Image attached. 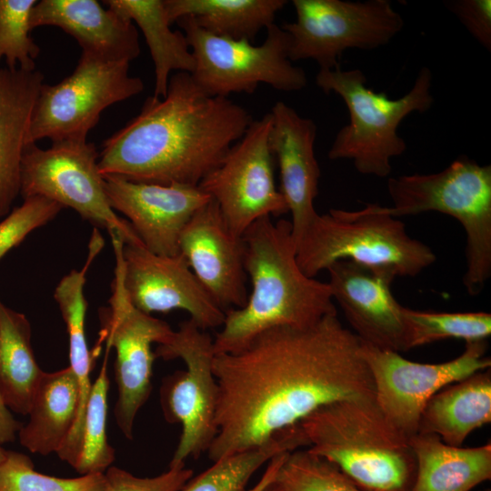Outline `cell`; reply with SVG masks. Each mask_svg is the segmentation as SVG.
<instances>
[{
    "mask_svg": "<svg viewBox=\"0 0 491 491\" xmlns=\"http://www.w3.org/2000/svg\"><path fill=\"white\" fill-rule=\"evenodd\" d=\"M64 208L43 196L24 199L23 204L0 221V258L31 232L54 219Z\"/></svg>",
    "mask_w": 491,
    "mask_h": 491,
    "instance_id": "36",
    "label": "cell"
},
{
    "mask_svg": "<svg viewBox=\"0 0 491 491\" xmlns=\"http://www.w3.org/2000/svg\"><path fill=\"white\" fill-rule=\"evenodd\" d=\"M35 0H0V61L10 69L35 71L39 46L30 37V16Z\"/></svg>",
    "mask_w": 491,
    "mask_h": 491,
    "instance_id": "35",
    "label": "cell"
},
{
    "mask_svg": "<svg viewBox=\"0 0 491 491\" xmlns=\"http://www.w3.org/2000/svg\"><path fill=\"white\" fill-rule=\"evenodd\" d=\"M121 265L122 281L130 302L140 311L187 312L203 330L222 326V310L199 282L185 257L162 256L147 250L142 243L124 244L115 232L109 233Z\"/></svg>",
    "mask_w": 491,
    "mask_h": 491,
    "instance_id": "16",
    "label": "cell"
},
{
    "mask_svg": "<svg viewBox=\"0 0 491 491\" xmlns=\"http://www.w3.org/2000/svg\"><path fill=\"white\" fill-rule=\"evenodd\" d=\"M21 427L0 397V445L14 442Z\"/></svg>",
    "mask_w": 491,
    "mask_h": 491,
    "instance_id": "39",
    "label": "cell"
},
{
    "mask_svg": "<svg viewBox=\"0 0 491 491\" xmlns=\"http://www.w3.org/2000/svg\"><path fill=\"white\" fill-rule=\"evenodd\" d=\"M339 260L389 266L397 276H416L436 256L407 234L401 220L367 204L356 211L333 208L318 214L296 243L297 264L309 277Z\"/></svg>",
    "mask_w": 491,
    "mask_h": 491,
    "instance_id": "7",
    "label": "cell"
},
{
    "mask_svg": "<svg viewBox=\"0 0 491 491\" xmlns=\"http://www.w3.org/2000/svg\"><path fill=\"white\" fill-rule=\"evenodd\" d=\"M105 473L64 478L39 473L25 455L6 451L0 464V491H106Z\"/></svg>",
    "mask_w": 491,
    "mask_h": 491,
    "instance_id": "34",
    "label": "cell"
},
{
    "mask_svg": "<svg viewBox=\"0 0 491 491\" xmlns=\"http://www.w3.org/2000/svg\"><path fill=\"white\" fill-rule=\"evenodd\" d=\"M491 422V370L472 374L435 394L426 405L417 433L437 435L461 446L468 435Z\"/></svg>",
    "mask_w": 491,
    "mask_h": 491,
    "instance_id": "24",
    "label": "cell"
},
{
    "mask_svg": "<svg viewBox=\"0 0 491 491\" xmlns=\"http://www.w3.org/2000/svg\"><path fill=\"white\" fill-rule=\"evenodd\" d=\"M143 90V81L129 74V63L82 52L70 75L55 85H42L32 112L28 145L43 138L86 140L105 108Z\"/></svg>",
    "mask_w": 491,
    "mask_h": 491,
    "instance_id": "10",
    "label": "cell"
},
{
    "mask_svg": "<svg viewBox=\"0 0 491 491\" xmlns=\"http://www.w3.org/2000/svg\"><path fill=\"white\" fill-rule=\"evenodd\" d=\"M183 29L195 59L191 75L208 95L253 94L259 84L277 91L305 88L307 77L302 67L289 59L290 35L276 24L266 28L262 45L215 35L191 17L176 21Z\"/></svg>",
    "mask_w": 491,
    "mask_h": 491,
    "instance_id": "8",
    "label": "cell"
},
{
    "mask_svg": "<svg viewBox=\"0 0 491 491\" xmlns=\"http://www.w3.org/2000/svg\"><path fill=\"white\" fill-rule=\"evenodd\" d=\"M274 485L281 491H364L336 465L307 448L286 456Z\"/></svg>",
    "mask_w": 491,
    "mask_h": 491,
    "instance_id": "33",
    "label": "cell"
},
{
    "mask_svg": "<svg viewBox=\"0 0 491 491\" xmlns=\"http://www.w3.org/2000/svg\"><path fill=\"white\" fill-rule=\"evenodd\" d=\"M286 4V0H164L171 24L187 16L215 35L250 42L275 24Z\"/></svg>",
    "mask_w": 491,
    "mask_h": 491,
    "instance_id": "28",
    "label": "cell"
},
{
    "mask_svg": "<svg viewBox=\"0 0 491 491\" xmlns=\"http://www.w3.org/2000/svg\"><path fill=\"white\" fill-rule=\"evenodd\" d=\"M416 471L410 491H470L491 478V444L453 446L435 434L409 437Z\"/></svg>",
    "mask_w": 491,
    "mask_h": 491,
    "instance_id": "23",
    "label": "cell"
},
{
    "mask_svg": "<svg viewBox=\"0 0 491 491\" xmlns=\"http://www.w3.org/2000/svg\"><path fill=\"white\" fill-rule=\"evenodd\" d=\"M5 455H6V450H5V449L2 447V446L0 445V464H1L2 461L5 459Z\"/></svg>",
    "mask_w": 491,
    "mask_h": 491,
    "instance_id": "41",
    "label": "cell"
},
{
    "mask_svg": "<svg viewBox=\"0 0 491 491\" xmlns=\"http://www.w3.org/2000/svg\"><path fill=\"white\" fill-rule=\"evenodd\" d=\"M307 449L336 465L364 491H410L416 462L409 436L375 397L326 405L299 424Z\"/></svg>",
    "mask_w": 491,
    "mask_h": 491,
    "instance_id": "4",
    "label": "cell"
},
{
    "mask_svg": "<svg viewBox=\"0 0 491 491\" xmlns=\"http://www.w3.org/2000/svg\"><path fill=\"white\" fill-rule=\"evenodd\" d=\"M408 350L447 338L466 342L486 340L491 335L486 312L445 313L404 308Z\"/></svg>",
    "mask_w": 491,
    "mask_h": 491,
    "instance_id": "32",
    "label": "cell"
},
{
    "mask_svg": "<svg viewBox=\"0 0 491 491\" xmlns=\"http://www.w3.org/2000/svg\"><path fill=\"white\" fill-rule=\"evenodd\" d=\"M78 405L79 386L69 366L44 371L32 400L29 420L17 434L21 446L42 456L57 453L75 424Z\"/></svg>",
    "mask_w": 491,
    "mask_h": 491,
    "instance_id": "25",
    "label": "cell"
},
{
    "mask_svg": "<svg viewBox=\"0 0 491 491\" xmlns=\"http://www.w3.org/2000/svg\"><path fill=\"white\" fill-rule=\"evenodd\" d=\"M296 20L281 27L290 35L289 59H313L322 70L340 67L351 48L387 45L404 28L389 0H293Z\"/></svg>",
    "mask_w": 491,
    "mask_h": 491,
    "instance_id": "11",
    "label": "cell"
},
{
    "mask_svg": "<svg viewBox=\"0 0 491 491\" xmlns=\"http://www.w3.org/2000/svg\"><path fill=\"white\" fill-rule=\"evenodd\" d=\"M43 373L32 348L29 321L0 299V397L5 406L28 416Z\"/></svg>",
    "mask_w": 491,
    "mask_h": 491,
    "instance_id": "29",
    "label": "cell"
},
{
    "mask_svg": "<svg viewBox=\"0 0 491 491\" xmlns=\"http://www.w3.org/2000/svg\"><path fill=\"white\" fill-rule=\"evenodd\" d=\"M179 253L222 310L246 305L245 243L230 231L212 198L185 226Z\"/></svg>",
    "mask_w": 491,
    "mask_h": 491,
    "instance_id": "19",
    "label": "cell"
},
{
    "mask_svg": "<svg viewBox=\"0 0 491 491\" xmlns=\"http://www.w3.org/2000/svg\"><path fill=\"white\" fill-rule=\"evenodd\" d=\"M271 125L270 113L253 120L221 163L198 185L216 203L236 236H243L254 222L264 216L288 213L275 183L274 156L269 145Z\"/></svg>",
    "mask_w": 491,
    "mask_h": 491,
    "instance_id": "13",
    "label": "cell"
},
{
    "mask_svg": "<svg viewBox=\"0 0 491 491\" xmlns=\"http://www.w3.org/2000/svg\"><path fill=\"white\" fill-rule=\"evenodd\" d=\"M242 237L251 292L243 307L225 312L214 339L215 355L237 352L267 329L307 327L337 313L328 284L300 269L290 221L264 216Z\"/></svg>",
    "mask_w": 491,
    "mask_h": 491,
    "instance_id": "3",
    "label": "cell"
},
{
    "mask_svg": "<svg viewBox=\"0 0 491 491\" xmlns=\"http://www.w3.org/2000/svg\"><path fill=\"white\" fill-rule=\"evenodd\" d=\"M105 348L103 365L92 384L86 403L79 453L74 466L80 475L105 473L115 461V450L109 445L106 434L107 358L110 348Z\"/></svg>",
    "mask_w": 491,
    "mask_h": 491,
    "instance_id": "31",
    "label": "cell"
},
{
    "mask_svg": "<svg viewBox=\"0 0 491 491\" xmlns=\"http://www.w3.org/2000/svg\"><path fill=\"white\" fill-rule=\"evenodd\" d=\"M154 352L155 357L180 358L185 365V369L165 377L160 388L165 421L180 424L182 428L169 467L185 466L187 458H197L208 450L217 433L214 339L188 319Z\"/></svg>",
    "mask_w": 491,
    "mask_h": 491,
    "instance_id": "9",
    "label": "cell"
},
{
    "mask_svg": "<svg viewBox=\"0 0 491 491\" xmlns=\"http://www.w3.org/2000/svg\"><path fill=\"white\" fill-rule=\"evenodd\" d=\"M269 145L280 175V193L291 213L296 245L318 215L314 201L318 195L320 168L315 155L316 125L285 102L270 112Z\"/></svg>",
    "mask_w": 491,
    "mask_h": 491,
    "instance_id": "20",
    "label": "cell"
},
{
    "mask_svg": "<svg viewBox=\"0 0 491 491\" xmlns=\"http://www.w3.org/2000/svg\"><path fill=\"white\" fill-rule=\"evenodd\" d=\"M326 270L333 300L362 342L398 353L408 350L405 306L391 291L398 276L395 269L339 260Z\"/></svg>",
    "mask_w": 491,
    "mask_h": 491,
    "instance_id": "17",
    "label": "cell"
},
{
    "mask_svg": "<svg viewBox=\"0 0 491 491\" xmlns=\"http://www.w3.org/2000/svg\"><path fill=\"white\" fill-rule=\"evenodd\" d=\"M110 206L128 218L144 246L157 255L179 254V238L211 197L198 185H157L103 175Z\"/></svg>",
    "mask_w": 491,
    "mask_h": 491,
    "instance_id": "18",
    "label": "cell"
},
{
    "mask_svg": "<svg viewBox=\"0 0 491 491\" xmlns=\"http://www.w3.org/2000/svg\"><path fill=\"white\" fill-rule=\"evenodd\" d=\"M484 491H490L489 489L484 490Z\"/></svg>",
    "mask_w": 491,
    "mask_h": 491,
    "instance_id": "43",
    "label": "cell"
},
{
    "mask_svg": "<svg viewBox=\"0 0 491 491\" xmlns=\"http://www.w3.org/2000/svg\"><path fill=\"white\" fill-rule=\"evenodd\" d=\"M106 491H180L191 479L193 470L172 466L154 477H139L116 466L105 472Z\"/></svg>",
    "mask_w": 491,
    "mask_h": 491,
    "instance_id": "37",
    "label": "cell"
},
{
    "mask_svg": "<svg viewBox=\"0 0 491 491\" xmlns=\"http://www.w3.org/2000/svg\"><path fill=\"white\" fill-rule=\"evenodd\" d=\"M360 351L373 379L376 404L409 437L417 433L421 414L435 394L491 366L486 340L466 342L460 356L437 364L414 362L362 341Z\"/></svg>",
    "mask_w": 491,
    "mask_h": 491,
    "instance_id": "14",
    "label": "cell"
},
{
    "mask_svg": "<svg viewBox=\"0 0 491 491\" xmlns=\"http://www.w3.org/2000/svg\"><path fill=\"white\" fill-rule=\"evenodd\" d=\"M290 452H285L274 456L268 463L259 481L248 491H267L276 479V473L282 465L286 456Z\"/></svg>",
    "mask_w": 491,
    "mask_h": 491,
    "instance_id": "40",
    "label": "cell"
},
{
    "mask_svg": "<svg viewBox=\"0 0 491 491\" xmlns=\"http://www.w3.org/2000/svg\"><path fill=\"white\" fill-rule=\"evenodd\" d=\"M51 25L72 35L83 53L130 63L140 54L134 23L95 0H41L33 7L31 30Z\"/></svg>",
    "mask_w": 491,
    "mask_h": 491,
    "instance_id": "21",
    "label": "cell"
},
{
    "mask_svg": "<svg viewBox=\"0 0 491 491\" xmlns=\"http://www.w3.org/2000/svg\"><path fill=\"white\" fill-rule=\"evenodd\" d=\"M43 80L37 70L0 68V219L20 194L22 159Z\"/></svg>",
    "mask_w": 491,
    "mask_h": 491,
    "instance_id": "22",
    "label": "cell"
},
{
    "mask_svg": "<svg viewBox=\"0 0 491 491\" xmlns=\"http://www.w3.org/2000/svg\"><path fill=\"white\" fill-rule=\"evenodd\" d=\"M360 348L336 313L307 327L267 329L237 352L215 355L217 433L209 459L260 446L330 403L375 397Z\"/></svg>",
    "mask_w": 491,
    "mask_h": 491,
    "instance_id": "1",
    "label": "cell"
},
{
    "mask_svg": "<svg viewBox=\"0 0 491 491\" xmlns=\"http://www.w3.org/2000/svg\"><path fill=\"white\" fill-rule=\"evenodd\" d=\"M308 447L300 425L283 430L266 443L224 456L189 480L180 491H246L254 473L274 456Z\"/></svg>",
    "mask_w": 491,
    "mask_h": 491,
    "instance_id": "30",
    "label": "cell"
},
{
    "mask_svg": "<svg viewBox=\"0 0 491 491\" xmlns=\"http://www.w3.org/2000/svg\"><path fill=\"white\" fill-rule=\"evenodd\" d=\"M432 80L431 70L424 66L411 89L402 97L391 99L385 92L376 93L368 88L360 69H319L316 85L326 94L338 95L349 113V123L337 132L328 158L350 159L362 175H389L391 158L406 150V143L398 135L397 128L413 112L425 113L431 108Z\"/></svg>",
    "mask_w": 491,
    "mask_h": 491,
    "instance_id": "5",
    "label": "cell"
},
{
    "mask_svg": "<svg viewBox=\"0 0 491 491\" xmlns=\"http://www.w3.org/2000/svg\"><path fill=\"white\" fill-rule=\"evenodd\" d=\"M103 3L141 29L155 65L154 96L165 97L172 71L191 74L195 59L183 32L173 31L164 0H106Z\"/></svg>",
    "mask_w": 491,
    "mask_h": 491,
    "instance_id": "27",
    "label": "cell"
},
{
    "mask_svg": "<svg viewBox=\"0 0 491 491\" xmlns=\"http://www.w3.org/2000/svg\"><path fill=\"white\" fill-rule=\"evenodd\" d=\"M252 121L240 105L208 95L191 74L177 72L165 97L148 96L139 114L103 143L98 168L134 182L198 185Z\"/></svg>",
    "mask_w": 491,
    "mask_h": 491,
    "instance_id": "2",
    "label": "cell"
},
{
    "mask_svg": "<svg viewBox=\"0 0 491 491\" xmlns=\"http://www.w3.org/2000/svg\"><path fill=\"white\" fill-rule=\"evenodd\" d=\"M90 262L89 259L82 270H72L65 276L54 293L68 334V366L74 372L79 386V405L75 424L65 442L56 453L61 460L73 467L79 453L85 412L93 384L90 374L95 355L89 351L86 342L85 321L87 301L84 294L85 272Z\"/></svg>",
    "mask_w": 491,
    "mask_h": 491,
    "instance_id": "26",
    "label": "cell"
},
{
    "mask_svg": "<svg viewBox=\"0 0 491 491\" xmlns=\"http://www.w3.org/2000/svg\"><path fill=\"white\" fill-rule=\"evenodd\" d=\"M446 7L463 24L471 35L491 51V1L448 0Z\"/></svg>",
    "mask_w": 491,
    "mask_h": 491,
    "instance_id": "38",
    "label": "cell"
},
{
    "mask_svg": "<svg viewBox=\"0 0 491 491\" xmlns=\"http://www.w3.org/2000/svg\"><path fill=\"white\" fill-rule=\"evenodd\" d=\"M391 207L378 209L393 217L438 212L457 220L466 233V270L463 284L477 296L491 276V165L461 155L445 169L428 175L391 177Z\"/></svg>",
    "mask_w": 491,
    "mask_h": 491,
    "instance_id": "6",
    "label": "cell"
},
{
    "mask_svg": "<svg viewBox=\"0 0 491 491\" xmlns=\"http://www.w3.org/2000/svg\"><path fill=\"white\" fill-rule=\"evenodd\" d=\"M20 194L24 199L43 196L70 207L108 233H117L125 244L142 243L129 222L110 206L98 153L86 140L53 142L46 149L28 145L22 159Z\"/></svg>",
    "mask_w": 491,
    "mask_h": 491,
    "instance_id": "12",
    "label": "cell"
},
{
    "mask_svg": "<svg viewBox=\"0 0 491 491\" xmlns=\"http://www.w3.org/2000/svg\"><path fill=\"white\" fill-rule=\"evenodd\" d=\"M115 258L109 306L100 311V339H105V346L115 350L118 396L115 416L125 436L132 439L136 415L152 391L153 364L156 358L152 345L164 344L174 330L166 322L133 306L123 286L120 262Z\"/></svg>",
    "mask_w": 491,
    "mask_h": 491,
    "instance_id": "15",
    "label": "cell"
},
{
    "mask_svg": "<svg viewBox=\"0 0 491 491\" xmlns=\"http://www.w3.org/2000/svg\"><path fill=\"white\" fill-rule=\"evenodd\" d=\"M267 491H281V490L278 489L273 483L272 486L268 488Z\"/></svg>",
    "mask_w": 491,
    "mask_h": 491,
    "instance_id": "42",
    "label": "cell"
}]
</instances>
